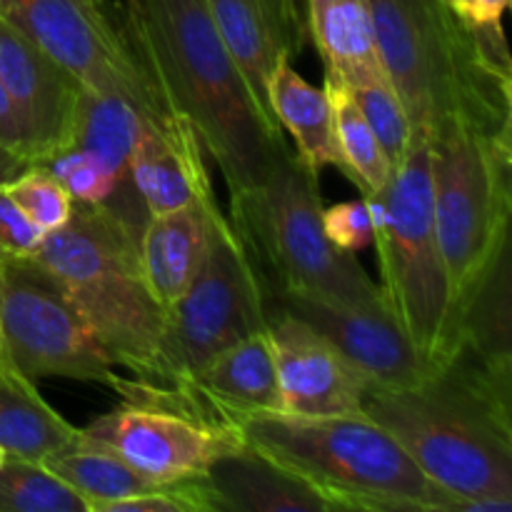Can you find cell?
Segmentation results:
<instances>
[{
	"instance_id": "d6986e66",
	"label": "cell",
	"mask_w": 512,
	"mask_h": 512,
	"mask_svg": "<svg viewBox=\"0 0 512 512\" xmlns=\"http://www.w3.org/2000/svg\"><path fill=\"white\" fill-rule=\"evenodd\" d=\"M138 118V108L123 95L83 88L75 110L70 145L93 153L108 168L115 178V193L105 208L140 235L148 220V210L130 178V153L138 133Z\"/></svg>"
},
{
	"instance_id": "8992f818",
	"label": "cell",
	"mask_w": 512,
	"mask_h": 512,
	"mask_svg": "<svg viewBox=\"0 0 512 512\" xmlns=\"http://www.w3.org/2000/svg\"><path fill=\"white\" fill-rule=\"evenodd\" d=\"M138 240L140 235L105 205L73 203L68 223L45 233L33 258L63 285L110 363L150 380L165 308L143 278Z\"/></svg>"
},
{
	"instance_id": "603a6c76",
	"label": "cell",
	"mask_w": 512,
	"mask_h": 512,
	"mask_svg": "<svg viewBox=\"0 0 512 512\" xmlns=\"http://www.w3.org/2000/svg\"><path fill=\"white\" fill-rule=\"evenodd\" d=\"M308 25L325 73L343 83L383 75L370 0H308Z\"/></svg>"
},
{
	"instance_id": "74e56055",
	"label": "cell",
	"mask_w": 512,
	"mask_h": 512,
	"mask_svg": "<svg viewBox=\"0 0 512 512\" xmlns=\"http://www.w3.org/2000/svg\"><path fill=\"white\" fill-rule=\"evenodd\" d=\"M8 370H10V368H8V365H0V378H3V375H5V373H8Z\"/></svg>"
},
{
	"instance_id": "f1b7e54d",
	"label": "cell",
	"mask_w": 512,
	"mask_h": 512,
	"mask_svg": "<svg viewBox=\"0 0 512 512\" xmlns=\"http://www.w3.org/2000/svg\"><path fill=\"white\" fill-rule=\"evenodd\" d=\"M345 88H348L350 98L355 100L363 118L368 120L375 138L380 140L385 155L395 168L408 150L410 138H413L408 113H405L398 90L393 88L385 73L358 80V83H345Z\"/></svg>"
},
{
	"instance_id": "83f0119b",
	"label": "cell",
	"mask_w": 512,
	"mask_h": 512,
	"mask_svg": "<svg viewBox=\"0 0 512 512\" xmlns=\"http://www.w3.org/2000/svg\"><path fill=\"white\" fill-rule=\"evenodd\" d=\"M0 512H90L88 503L38 460L5 458L0 465Z\"/></svg>"
},
{
	"instance_id": "7402d4cb",
	"label": "cell",
	"mask_w": 512,
	"mask_h": 512,
	"mask_svg": "<svg viewBox=\"0 0 512 512\" xmlns=\"http://www.w3.org/2000/svg\"><path fill=\"white\" fill-rule=\"evenodd\" d=\"M268 100L275 123L293 135L298 155L308 168L320 173L325 165H335L345 175L328 93L310 85L295 70L293 58H280L275 63L268 80Z\"/></svg>"
},
{
	"instance_id": "f546056e",
	"label": "cell",
	"mask_w": 512,
	"mask_h": 512,
	"mask_svg": "<svg viewBox=\"0 0 512 512\" xmlns=\"http://www.w3.org/2000/svg\"><path fill=\"white\" fill-rule=\"evenodd\" d=\"M10 198L28 215L30 223L43 233H53L60 225L68 223L73 213V198L63 188L58 178L45 165L33 163L15 180L5 185Z\"/></svg>"
},
{
	"instance_id": "52a82bcc",
	"label": "cell",
	"mask_w": 512,
	"mask_h": 512,
	"mask_svg": "<svg viewBox=\"0 0 512 512\" xmlns=\"http://www.w3.org/2000/svg\"><path fill=\"white\" fill-rule=\"evenodd\" d=\"M363 198L373 210L385 305L435 373L455 353L458 315L435 230L428 135H413L388 183Z\"/></svg>"
},
{
	"instance_id": "ba28073f",
	"label": "cell",
	"mask_w": 512,
	"mask_h": 512,
	"mask_svg": "<svg viewBox=\"0 0 512 512\" xmlns=\"http://www.w3.org/2000/svg\"><path fill=\"white\" fill-rule=\"evenodd\" d=\"M430 185L440 250L455 315L510 245L512 135H485L465 123L428 133Z\"/></svg>"
},
{
	"instance_id": "4316f807",
	"label": "cell",
	"mask_w": 512,
	"mask_h": 512,
	"mask_svg": "<svg viewBox=\"0 0 512 512\" xmlns=\"http://www.w3.org/2000/svg\"><path fill=\"white\" fill-rule=\"evenodd\" d=\"M323 90L328 93L330 108H333L335 133H338L340 153L345 160V178L358 185L363 195L375 193L390 180L393 163L388 160L383 145L375 138L373 128L363 118L355 100L350 98L343 80L333 73H325Z\"/></svg>"
},
{
	"instance_id": "d4e9b609",
	"label": "cell",
	"mask_w": 512,
	"mask_h": 512,
	"mask_svg": "<svg viewBox=\"0 0 512 512\" xmlns=\"http://www.w3.org/2000/svg\"><path fill=\"white\" fill-rule=\"evenodd\" d=\"M455 350H465L493 368L512 370L510 245L498 255L493 268L460 310Z\"/></svg>"
},
{
	"instance_id": "d6a6232c",
	"label": "cell",
	"mask_w": 512,
	"mask_h": 512,
	"mask_svg": "<svg viewBox=\"0 0 512 512\" xmlns=\"http://www.w3.org/2000/svg\"><path fill=\"white\" fill-rule=\"evenodd\" d=\"M43 235V230L35 228L28 215L10 198L5 185H0V263L15 258H33Z\"/></svg>"
},
{
	"instance_id": "44dd1931",
	"label": "cell",
	"mask_w": 512,
	"mask_h": 512,
	"mask_svg": "<svg viewBox=\"0 0 512 512\" xmlns=\"http://www.w3.org/2000/svg\"><path fill=\"white\" fill-rule=\"evenodd\" d=\"M205 480L218 512H333L323 495L250 445L215 460Z\"/></svg>"
},
{
	"instance_id": "5bb4252c",
	"label": "cell",
	"mask_w": 512,
	"mask_h": 512,
	"mask_svg": "<svg viewBox=\"0 0 512 512\" xmlns=\"http://www.w3.org/2000/svg\"><path fill=\"white\" fill-rule=\"evenodd\" d=\"M0 80L13 103L30 163L68 148L85 85L0 15Z\"/></svg>"
},
{
	"instance_id": "ac0fdd59",
	"label": "cell",
	"mask_w": 512,
	"mask_h": 512,
	"mask_svg": "<svg viewBox=\"0 0 512 512\" xmlns=\"http://www.w3.org/2000/svg\"><path fill=\"white\" fill-rule=\"evenodd\" d=\"M188 388L205 405L238 425L243 418L283 413L278 365L268 328L220 350L198 370Z\"/></svg>"
},
{
	"instance_id": "2e32d148",
	"label": "cell",
	"mask_w": 512,
	"mask_h": 512,
	"mask_svg": "<svg viewBox=\"0 0 512 512\" xmlns=\"http://www.w3.org/2000/svg\"><path fill=\"white\" fill-rule=\"evenodd\" d=\"M130 178L148 215L215 203L205 148L180 113L140 115Z\"/></svg>"
},
{
	"instance_id": "1f68e13d",
	"label": "cell",
	"mask_w": 512,
	"mask_h": 512,
	"mask_svg": "<svg viewBox=\"0 0 512 512\" xmlns=\"http://www.w3.org/2000/svg\"><path fill=\"white\" fill-rule=\"evenodd\" d=\"M323 230L330 243L343 253H360L375 240V220L370 203L365 198L345 200L323 208Z\"/></svg>"
},
{
	"instance_id": "9a60e30c",
	"label": "cell",
	"mask_w": 512,
	"mask_h": 512,
	"mask_svg": "<svg viewBox=\"0 0 512 512\" xmlns=\"http://www.w3.org/2000/svg\"><path fill=\"white\" fill-rule=\"evenodd\" d=\"M268 333L278 365L283 413L363 415L370 383L353 363L293 313H270Z\"/></svg>"
},
{
	"instance_id": "8d00e7d4",
	"label": "cell",
	"mask_w": 512,
	"mask_h": 512,
	"mask_svg": "<svg viewBox=\"0 0 512 512\" xmlns=\"http://www.w3.org/2000/svg\"><path fill=\"white\" fill-rule=\"evenodd\" d=\"M0 365H8L5 363V350H3V328H0Z\"/></svg>"
},
{
	"instance_id": "277c9868",
	"label": "cell",
	"mask_w": 512,
	"mask_h": 512,
	"mask_svg": "<svg viewBox=\"0 0 512 512\" xmlns=\"http://www.w3.org/2000/svg\"><path fill=\"white\" fill-rule=\"evenodd\" d=\"M245 445L323 495L333 510L458 512L460 503L368 415L268 413L238 423Z\"/></svg>"
},
{
	"instance_id": "7c38bea8",
	"label": "cell",
	"mask_w": 512,
	"mask_h": 512,
	"mask_svg": "<svg viewBox=\"0 0 512 512\" xmlns=\"http://www.w3.org/2000/svg\"><path fill=\"white\" fill-rule=\"evenodd\" d=\"M0 15L85 88L128 98L140 115L175 113L148 73L110 0H0Z\"/></svg>"
},
{
	"instance_id": "7a4b0ae2",
	"label": "cell",
	"mask_w": 512,
	"mask_h": 512,
	"mask_svg": "<svg viewBox=\"0 0 512 512\" xmlns=\"http://www.w3.org/2000/svg\"><path fill=\"white\" fill-rule=\"evenodd\" d=\"M512 370L465 350L413 388L373 390L363 413L383 425L458 512L512 510Z\"/></svg>"
},
{
	"instance_id": "cb8c5ba5",
	"label": "cell",
	"mask_w": 512,
	"mask_h": 512,
	"mask_svg": "<svg viewBox=\"0 0 512 512\" xmlns=\"http://www.w3.org/2000/svg\"><path fill=\"white\" fill-rule=\"evenodd\" d=\"M80 428L70 425L35 390L33 380L15 370L0 378V450L5 458L38 460L73 443Z\"/></svg>"
},
{
	"instance_id": "30bf717a",
	"label": "cell",
	"mask_w": 512,
	"mask_h": 512,
	"mask_svg": "<svg viewBox=\"0 0 512 512\" xmlns=\"http://www.w3.org/2000/svg\"><path fill=\"white\" fill-rule=\"evenodd\" d=\"M265 328L268 308L248 250L228 215L215 210L203 268L183 298L165 310L163 340L148 383H190L220 350Z\"/></svg>"
},
{
	"instance_id": "f35d334b",
	"label": "cell",
	"mask_w": 512,
	"mask_h": 512,
	"mask_svg": "<svg viewBox=\"0 0 512 512\" xmlns=\"http://www.w3.org/2000/svg\"><path fill=\"white\" fill-rule=\"evenodd\" d=\"M3 460H5V453H3V450H0V465H3Z\"/></svg>"
},
{
	"instance_id": "5b68a950",
	"label": "cell",
	"mask_w": 512,
	"mask_h": 512,
	"mask_svg": "<svg viewBox=\"0 0 512 512\" xmlns=\"http://www.w3.org/2000/svg\"><path fill=\"white\" fill-rule=\"evenodd\" d=\"M318 173L288 148L260 188L230 198V225L243 240L263 298L305 295L348 308H388L355 253L323 230Z\"/></svg>"
},
{
	"instance_id": "4fadbf2b",
	"label": "cell",
	"mask_w": 512,
	"mask_h": 512,
	"mask_svg": "<svg viewBox=\"0 0 512 512\" xmlns=\"http://www.w3.org/2000/svg\"><path fill=\"white\" fill-rule=\"evenodd\" d=\"M270 313H293L330 340L373 390L413 388L433 375L388 308H348L305 295L265 300Z\"/></svg>"
},
{
	"instance_id": "4dcf8cb0",
	"label": "cell",
	"mask_w": 512,
	"mask_h": 512,
	"mask_svg": "<svg viewBox=\"0 0 512 512\" xmlns=\"http://www.w3.org/2000/svg\"><path fill=\"white\" fill-rule=\"evenodd\" d=\"M63 183L73 203L105 205L115 193V178L93 153L83 148H63L43 163Z\"/></svg>"
},
{
	"instance_id": "9c48e42d",
	"label": "cell",
	"mask_w": 512,
	"mask_h": 512,
	"mask_svg": "<svg viewBox=\"0 0 512 512\" xmlns=\"http://www.w3.org/2000/svg\"><path fill=\"white\" fill-rule=\"evenodd\" d=\"M108 388L120 405L90 420L80 433L123 458L150 485L203 478L210 465L245 445L230 423L193 390L115 375Z\"/></svg>"
},
{
	"instance_id": "e0dca14e",
	"label": "cell",
	"mask_w": 512,
	"mask_h": 512,
	"mask_svg": "<svg viewBox=\"0 0 512 512\" xmlns=\"http://www.w3.org/2000/svg\"><path fill=\"white\" fill-rule=\"evenodd\" d=\"M220 40L238 63L255 100L270 113L268 80L280 58H295L303 45V23L295 0H205Z\"/></svg>"
},
{
	"instance_id": "6da1fadb",
	"label": "cell",
	"mask_w": 512,
	"mask_h": 512,
	"mask_svg": "<svg viewBox=\"0 0 512 512\" xmlns=\"http://www.w3.org/2000/svg\"><path fill=\"white\" fill-rule=\"evenodd\" d=\"M120 13L160 93L218 163L230 198L260 188L288 140L255 100L205 0H123Z\"/></svg>"
},
{
	"instance_id": "d590c367",
	"label": "cell",
	"mask_w": 512,
	"mask_h": 512,
	"mask_svg": "<svg viewBox=\"0 0 512 512\" xmlns=\"http://www.w3.org/2000/svg\"><path fill=\"white\" fill-rule=\"evenodd\" d=\"M28 165H33L28 158L0 145V185H8L10 180L18 178Z\"/></svg>"
},
{
	"instance_id": "484cf974",
	"label": "cell",
	"mask_w": 512,
	"mask_h": 512,
	"mask_svg": "<svg viewBox=\"0 0 512 512\" xmlns=\"http://www.w3.org/2000/svg\"><path fill=\"white\" fill-rule=\"evenodd\" d=\"M43 463L88 503L90 512H103L105 505L115 500L140 495L153 488L113 450L93 443L83 433L63 450L48 455Z\"/></svg>"
},
{
	"instance_id": "3957f363",
	"label": "cell",
	"mask_w": 512,
	"mask_h": 512,
	"mask_svg": "<svg viewBox=\"0 0 512 512\" xmlns=\"http://www.w3.org/2000/svg\"><path fill=\"white\" fill-rule=\"evenodd\" d=\"M380 63L413 135L465 123L512 135V65L503 23L470 25L445 0H370Z\"/></svg>"
},
{
	"instance_id": "e575fe53",
	"label": "cell",
	"mask_w": 512,
	"mask_h": 512,
	"mask_svg": "<svg viewBox=\"0 0 512 512\" xmlns=\"http://www.w3.org/2000/svg\"><path fill=\"white\" fill-rule=\"evenodd\" d=\"M0 145L28 158V153H25V138L20 133L18 118H15L13 103H10L8 93L3 88V80H0Z\"/></svg>"
},
{
	"instance_id": "836d02e7",
	"label": "cell",
	"mask_w": 512,
	"mask_h": 512,
	"mask_svg": "<svg viewBox=\"0 0 512 512\" xmlns=\"http://www.w3.org/2000/svg\"><path fill=\"white\" fill-rule=\"evenodd\" d=\"M470 25H500L510 0H445Z\"/></svg>"
},
{
	"instance_id": "ffe728a7",
	"label": "cell",
	"mask_w": 512,
	"mask_h": 512,
	"mask_svg": "<svg viewBox=\"0 0 512 512\" xmlns=\"http://www.w3.org/2000/svg\"><path fill=\"white\" fill-rule=\"evenodd\" d=\"M220 210L218 200L208 205H185L148 215L138 240L143 278L160 308L168 310L195 280L205 263L210 238V215Z\"/></svg>"
},
{
	"instance_id": "8fae6325",
	"label": "cell",
	"mask_w": 512,
	"mask_h": 512,
	"mask_svg": "<svg viewBox=\"0 0 512 512\" xmlns=\"http://www.w3.org/2000/svg\"><path fill=\"white\" fill-rule=\"evenodd\" d=\"M5 363L28 380L70 378L110 385L108 353L63 285L35 258L0 263Z\"/></svg>"
}]
</instances>
